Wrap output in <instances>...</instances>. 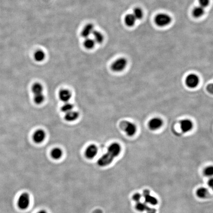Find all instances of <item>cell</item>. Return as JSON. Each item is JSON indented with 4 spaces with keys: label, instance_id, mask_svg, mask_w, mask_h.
<instances>
[{
    "label": "cell",
    "instance_id": "cell-29",
    "mask_svg": "<svg viewBox=\"0 0 213 213\" xmlns=\"http://www.w3.org/2000/svg\"><path fill=\"white\" fill-rule=\"evenodd\" d=\"M199 3L200 6L204 8L209 4V0H199Z\"/></svg>",
    "mask_w": 213,
    "mask_h": 213
},
{
    "label": "cell",
    "instance_id": "cell-10",
    "mask_svg": "<svg viewBox=\"0 0 213 213\" xmlns=\"http://www.w3.org/2000/svg\"><path fill=\"white\" fill-rule=\"evenodd\" d=\"M98 149L94 145H90L86 149L85 155L88 159H92L97 155Z\"/></svg>",
    "mask_w": 213,
    "mask_h": 213
},
{
    "label": "cell",
    "instance_id": "cell-19",
    "mask_svg": "<svg viewBox=\"0 0 213 213\" xmlns=\"http://www.w3.org/2000/svg\"><path fill=\"white\" fill-rule=\"evenodd\" d=\"M192 13L194 17H200L204 13V8H202L201 6H197L194 8Z\"/></svg>",
    "mask_w": 213,
    "mask_h": 213
},
{
    "label": "cell",
    "instance_id": "cell-22",
    "mask_svg": "<svg viewBox=\"0 0 213 213\" xmlns=\"http://www.w3.org/2000/svg\"><path fill=\"white\" fill-rule=\"evenodd\" d=\"M34 58L35 60L38 62L42 61L45 58V53L42 51H37L35 53Z\"/></svg>",
    "mask_w": 213,
    "mask_h": 213
},
{
    "label": "cell",
    "instance_id": "cell-23",
    "mask_svg": "<svg viewBox=\"0 0 213 213\" xmlns=\"http://www.w3.org/2000/svg\"><path fill=\"white\" fill-rule=\"evenodd\" d=\"M95 44V40H94L91 39H88V38H87L86 39L85 43H84V45H85L86 48L88 49H92V48H93Z\"/></svg>",
    "mask_w": 213,
    "mask_h": 213
},
{
    "label": "cell",
    "instance_id": "cell-9",
    "mask_svg": "<svg viewBox=\"0 0 213 213\" xmlns=\"http://www.w3.org/2000/svg\"><path fill=\"white\" fill-rule=\"evenodd\" d=\"M162 120L159 117H154L148 122V127L153 131L159 129L163 125Z\"/></svg>",
    "mask_w": 213,
    "mask_h": 213
},
{
    "label": "cell",
    "instance_id": "cell-11",
    "mask_svg": "<svg viewBox=\"0 0 213 213\" xmlns=\"http://www.w3.org/2000/svg\"><path fill=\"white\" fill-rule=\"evenodd\" d=\"M180 126L183 132L187 133L193 128V123L190 120L185 119L180 121Z\"/></svg>",
    "mask_w": 213,
    "mask_h": 213
},
{
    "label": "cell",
    "instance_id": "cell-30",
    "mask_svg": "<svg viewBox=\"0 0 213 213\" xmlns=\"http://www.w3.org/2000/svg\"><path fill=\"white\" fill-rule=\"evenodd\" d=\"M207 89H208V91H209L211 93H212L213 91V85L211 84V85H209L207 87Z\"/></svg>",
    "mask_w": 213,
    "mask_h": 213
},
{
    "label": "cell",
    "instance_id": "cell-21",
    "mask_svg": "<svg viewBox=\"0 0 213 213\" xmlns=\"http://www.w3.org/2000/svg\"><path fill=\"white\" fill-rule=\"evenodd\" d=\"M32 92L34 95L42 93L43 91V86L39 83H35L32 88Z\"/></svg>",
    "mask_w": 213,
    "mask_h": 213
},
{
    "label": "cell",
    "instance_id": "cell-25",
    "mask_svg": "<svg viewBox=\"0 0 213 213\" xmlns=\"http://www.w3.org/2000/svg\"><path fill=\"white\" fill-rule=\"evenodd\" d=\"M34 100L35 103L37 104H40L43 103L44 100V95H43V93L34 95Z\"/></svg>",
    "mask_w": 213,
    "mask_h": 213
},
{
    "label": "cell",
    "instance_id": "cell-13",
    "mask_svg": "<svg viewBox=\"0 0 213 213\" xmlns=\"http://www.w3.org/2000/svg\"><path fill=\"white\" fill-rule=\"evenodd\" d=\"M46 137V133L42 129L37 130L33 135V140L36 143H40L44 140Z\"/></svg>",
    "mask_w": 213,
    "mask_h": 213
},
{
    "label": "cell",
    "instance_id": "cell-27",
    "mask_svg": "<svg viewBox=\"0 0 213 213\" xmlns=\"http://www.w3.org/2000/svg\"><path fill=\"white\" fill-rule=\"evenodd\" d=\"M203 174L205 176L211 177L213 175V168L212 166H208L203 171Z\"/></svg>",
    "mask_w": 213,
    "mask_h": 213
},
{
    "label": "cell",
    "instance_id": "cell-17",
    "mask_svg": "<svg viewBox=\"0 0 213 213\" xmlns=\"http://www.w3.org/2000/svg\"><path fill=\"white\" fill-rule=\"evenodd\" d=\"M136 19L133 14H128L126 15L124 19L125 24L129 27H132L134 25Z\"/></svg>",
    "mask_w": 213,
    "mask_h": 213
},
{
    "label": "cell",
    "instance_id": "cell-14",
    "mask_svg": "<svg viewBox=\"0 0 213 213\" xmlns=\"http://www.w3.org/2000/svg\"><path fill=\"white\" fill-rule=\"evenodd\" d=\"M59 97L60 99L63 101V102L67 103L71 99L72 94L68 90H61L59 93Z\"/></svg>",
    "mask_w": 213,
    "mask_h": 213
},
{
    "label": "cell",
    "instance_id": "cell-7",
    "mask_svg": "<svg viewBox=\"0 0 213 213\" xmlns=\"http://www.w3.org/2000/svg\"><path fill=\"white\" fill-rule=\"evenodd\" d=\"M143 196L144 197L145 203L146 204L155 206L158 203V199L150 194V191L149 189H146L143 191Z\"/></svg>",
    "mask_w": 213,
    "mask_h": 213
},
{
    "label": "cell",
    "instance_id": "cell-16",
    "mask_svg": "<svg viewBox=\"0 0 213 213\" xmlns=\"http://www.w3.org/2000/svg\"><path fill=\"white\" fill-rule=\"evenodd\" d=\"M78 114L74 111H71L67 112L65 116V119L67 121H73L78 119Z\"/></svg>",
    "mask_w": 213,
    "mask_h": 213
},
{
    "label": "cell",
    "instance_id": "cell-28",
    "mask_svg": "<svg viewBox=\"0 0 213 213\" xmlns=\"http://www.w3.org/2000/svg\"><path fill=\"white\" fill-rule=\"evenodd\" d=\"M142 196L141 194H140V193H134L132 196L133 200L134 201L136 202L141 201Z\"/></svg>",
    "mask_w": 213,
    "mask_h": 213
},
{
    "label": "cell",
    "instance_id": "cell-24",
    "mask_svg": "<svg viewBox=\"0 0 213 213\" xmlns=\"http://www.w3.org/2000/svg\"><path fill=\"white\" fill-rule=\"evenodd\" d=\"M133 15L134 16L135 18L137 19H141L143 17V13L141 9L137 8L134 10Z\"/></svg>",
    "mask_w": 213,
    "mask_h": 213
},
{
    "label": "cell",
    "instance_id": "cell-1",
    "mask_svg": "<svg viewBox=\"0 0 213 213\" xmlns=\"http://www.w3.org/2000/svg\"><path fill=\"white\" fill-rule=\"evenodd\" d=\"M121 146L117 143H114L108 146L106 154L101 156L97 162L99 166H107L114 161L115 158L119 156L121 152Z\"/></svg>",
    "mask_w": 213,
    "mask_h": 213
},
{
    "label": "cell",
    "instance_id": "cell-4",
    "mask_svg": "<svg viewBox=\"0 0 213 213\" xmlns=\"http://www.w3.org/2000/svg\"><path fill=\"white\" fill-rule=\"evenodd\" d=\"M30 203V197L27 193H23L20 195L17 201L18 206L20 209L25 210L28 208Z\"/></svg>",
    "mask_w": 213,
    "mask_h": 213
},
{
    "label": "cell",
    "instance_id": "cell-18",
    "mask_svg": "<svg viewBox=\"0 0 213 213\" xmlns=\"http://www.w3.org/2000/svg\"><path fill=\"white\" fill-rule=\"evenodd\" d=\"M63 153L60 149L56 148L53 149L51 152V156L54 159H59L62 156Z\"/></svg>",
    "mask_w": 213,
    "mask_h": 213
},
{
    "label": "cell",
    "instance_id": "cell-5",
    "mask_svg": "<svg viewBox=\"0 0 213 213\" xmlns=\"http://www.w3.org/2000/svg\"><path fill=\"white\" fill-rule=\"evenodd\" d=\"M127 65V60L124 58H120L115 61L112 65V69L114 72H121L125 68Z\"/></svg>",
    "mask_w": 213,
    "mask_h": 213
},
{
    "label": "cell",
    "instance_id": "cell-20",
    "mask_svg": "<svg viewBox=\"0 0 213 213\" xmlns=\"http://www.w3.org/2000/svg\"><path fill=\"white\" fill-rule=\"evenodd\" d=\"M92 34L93 35L94 38L95 42L98 44H101L103 42L104 37L103 35L101 34L100 32L98 31L94 30L92 33Z\"/></svg>",
    "mask_w": 213,
    "mask_h": 213
},
{
    "label": "cell",
    "instance_id": "cell-26",
    "mask_svg": "<svg viewBox=\"0 0 213 213\" xmlns=\"http://www.w3.org/2000/svg\"><path fill=\"white\" fill-rule=\"evenodd\" d=\"M73 108V105L67 102L64 105L62 106V108H61V111L63 112L67 113L69 112L72 111Z\"/></svg>",
    "mask_w": 213,
    "mask_h": 213
},
{
    "label": "cell",
    "instance_id": "cell-6",
    "mask_svg": "<svg viewBox=\"0 0 213 213\" xmlns=\"http://www.w3.org/2000/svg\"><path fill=\"white\" fill-rule=\"evenodd\" d=\"M199 82V77L194 74H188L185 79V84L189 88H196L198 86Z\"/></svg>",
    "mask_w": 213,
    "mask_h": 213
},
{
    "label": "cell",
    "instance_id": "cell-15",
    "mask_svg": "<svg viewBox=\"0 0 213 213\" xmlns=\"http://www.w3.org/2000/svg\"><path fill=\"white\" fill-rule=\"evenodd\" d=\"M94 31L93 25L91 24H88L83 28L82 32V36L83 38H88Z\"/></svg>",
    "mask_w": 213,
    "mask_h": 213
},
{
    "label": "cell",
    "instance_id": "cell-8",
    "mask_svg": "<svg viewBox=\"0 0 213 213\" xmlns=\"http://www.w3.org/2000/svg\"><path fill=\"white\" fill-rule=\"evenodd\" d=\"M135 208L139 212H146V213H156L155 208L149 207L147 204L139 201L136 202Z\"/></svg>",
    "mask_w": 213,
    "mask_h": 213
},
{
    "label": "cell",
    "instance_id": "cell-3",
    "mask_svg": "<svg viewBox=\"0 0 213 213\" xmlns=\"http://www.w3.org/2000/svg\"><path fill=\"white\" fill-rule=\"evenodd\" d=\"M171 18L165 13H159L155 17V22L157 25L164 27L170 24L171 22Z\"/></svg>",
    "mask_w": 213,
    "mask_h": 213
},
{
    "label": "cell",
    "instance_id": "cell-32",
    "mask_svg": "<svg viewBox=\"0 0 213 213\" xmlns=\"http://www.w3.org/2000/svg\"><path fill=\"white\" fill-rule=\"evenodd\" d=\"M38 213H47V212H46V211L41 210V211H39V212H38Z\"/></svg>",
    "mask_w": 213,
    "mask_h": 213
},
{
    "label": "cell",
    "instance_id": "cell-31",
    "mask_svg": "<svg viewBox=\"0 0 213 213\" xmlns=\"http://www.w3.org/2000/svg\"><path fill=\"white\" fill-rule=\"evenodd\" d=\"M208 186L210 187V188H212V187H213V180L212 178L210 179L208 181Z\"/></svg>",
    "mask_w": 213,
    "mask_h": 213
},
{
    "label": "cell",
    "instance_id": "cell-12",
    "mask_svg": "<svg viewBox=\"0 0 213 213\" xmlns=\"http://www.w3.org/2000/svg\"><path fill=\"white\" fill-rule=\"evenodd\" d=\"M196 195L198 198L201 199L210 198L211 194L209 191L204 187H201L197 189L196 191Z\"/></svg>",
    "mask_w": 213,
    "mask_h": 213
},
{
    "label": "cell",
    "instance_id": "cell-2",
    "mask_svg": "<svg viewBox=\"0 0 213 213\" xmlns=\"http://www.w3.org/2000/svg\"><path fill=\"white\" fill-rule=\"evenodd\" d=\"M120 127L128 136H133L136 132V126L135 124L130 121L126 120L121 121L120 124Z\"/></svg>",
    "mask_w": 213,
    "mask_h": 213
}]
</instances>
